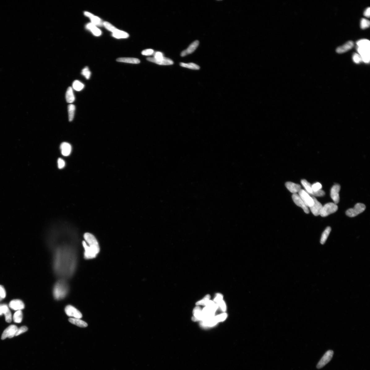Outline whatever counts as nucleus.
I'll return each instance as SVG.
<instances>
[{
	"label": "nucleus",
	"mask_w": 370,
	"mask_h": 370,
	"mask_svg": "<svg viewBox=\"0 0 370 370\" xmlns=\"http://www.w3.org/2000/svg\"><path fill=\"white\" fill-rule=\"evenodd\" d=\"M75 252L71 247L65 245L57 248L55 256L54 268L57 276L65 279L71 278L76 265Z\"/></svg>",
	"instance_id": "nucleus-1"
},
{
	"label": "nucleus",
	"mask_w": 370,
	"mask_h": 370,
	"mask_svg": "<svg viewBox=\"0 0 370 370\" xmlns=\"http://www.w3.org/2000/svg\"><path fill=\"white\" fill-rule=\"evenodd\" d=\"M85 241L82 242L84 250V257L85 259H93L100 252V247L98 242L94 236L90 233L84 235Z\"/></svg>",
	"instance_id": "nucleus-2"
},
{
	"label": "nucleus",
	"mask_w": 370,
	"mask_h": 370,
	"mask_svg": "<svg viewBox=\"0 0 370 370\" xmlns=\"http://www.w3.org/2000/svg\"><path fill=\"white\" fill-rule=\"evenodd\" d=\"M69 291V286L66 280L60 279L54 286L53 289L54 297L57 300L63 299L67 295Z\"/></svg>",
	"instance_id": "nucleus-3"
},
{
	"label": "nucleus",
	"mask_w": 370,
	"mask_h": 370,
	"mask_svg": "<svg viewBox=\"0 0 370 370\" xmlns=\"http://www.w3.org/2000/svg\"><path fill=\"white\" fill-rule=\"evenodd\" d=\"M103 25L107 30L113 33V37L117 39L127 38L129 36V34L126 32L117 29L109 22H103Z\"/></svg>",
	"instance_id": "nucleus-4"
},
{
	"label": "nucleus",
	"mask_w": 370,
	"mask_h": 370,
	"mask_svg": "<svg viewBox=\"0 0 370 370\" xmlns=\"http://www.w3.org/2000/svg\"><path fill=\"white\" fill-rule=\"evenodd\" d=\"M366 207L364 204L358 203L356 204L354 208L347 210L346 214L350 217H355L362 213L365 210Z\"/></svg>",
	"instance_id": "nucleus-5"
},
{
	"label": "nucleus",
	"mask_w": 370,
	"mask_h": 370,
	"mask_svg": "<svg viewBox=\"0 0 370 370\" xmlns=\"http://www.w3.org/2000/svg\"><path fill=\"white\" fill-rule=\"evenodd\" d=\"M338 209L336 204L333 203H328L323 206L320 215L325 217L336 212Z\"/></svg>",
	"instance_id": "nucleus-6"
},
{
	"label": "nucleus",
	"mask_w": 370,
	"mask_h": 370,
	"mask_svg": "<svg viewBox=\"0 0 370 370\" xmlns=\"http://www.w3.org/2000/svg\"><path fill=\"white\" fill-rule=\"evenodd\" d=\"M370 47H357V51L361 57L362 62L365 63H369L370 60Z\"/></svg>",
	"instance_id": "nucleus-7"
},
{
	"label": "nucleus",
	"mask_w": 370,
	"mask_h": 370,
	"mask_svg": "<svg viewBox=\"0 0 370 370\" xmlns=\"http://www.w3.org/2000/svg\"><path fill=\"white\" fill-rule=\"evenodd\" d=\"M334 352L332 350H329L325 353L320 361L318 363L317 368L321 369L324 367L329 363L332 358Z\"/></svg>",
	"instance_id": "nucleus-8"
},
{
	"label": "nucleus",
	"mask_w": 370,
	"mask_h": 370,
	"mask_svg": "<svg viewBox=\"0 0 370 370\" xmlns=\"http://www.w3.org/2000/svg\"><path fill=\"white\" fill-rule=\"evenodd\" d=\"M65 312L67 315L71 318L81 319L82 317L81 312L78 309L71 305L67 306L65 308Z\"/></svg>",
	"instance_id": "nucleus-9"
},
{
	"label": "nucleus",
	"mask_w": 370,
	"mask_h": 370,
	"mask_svg": "<svg viewBox=\"0 0 370 370\" xmlns=\"http://www.w3.org/2000/svg\"><path fill=\"white\" fill-rule=\"evenodd\" d=\"M299 196L308 207L312 206L314 203V200L312 197L306 191L301 189L299 192Z\"/></svg>",
	"instance_id": "nucleus-10"
},
{
	"label": "nucleus",
	"mask_w": 370,
	"mask_h": 370,
	"mask_svg": "<svg viewBox=\"0 0 370 370\" xmlns=\"http://www.w3.org/2000/svg\"><path fill=\"white\" fill-rule=\"evenodd\" d=\"M18 329L17 327L15 325H11L3 332L1 337L2 339L4 340L7 338H11L15 336Z\"/></svg>",
	"instance_id": "nucleus-11"
},
{
	"label": "nucleus",
	"mask_w": 370,
	"mask_h": 370,
	"mask_svg": "<svg viewBox=\"0 0 370 370\" xmlns=\"http://www.w3.org/2000/svg\"><path fill=\"white\" fill-rule=\"evenodd\" d=\"M341 187L340 185L336 184L332 187L330 191V196L331 199H333L334 203L337 204L340 201L339 191L340 190Z\"/></svg>",
	"instance_id": "nucleus-12"
},
{
	"label": "nucleus",
	"mask_w": 370,
	"mask_h": 370,
	"mask_svg": "<svg viewBox=\"0 0 370 370\" xmlns=\"http://www.w3.org/2000/svg\"><path fill=\"white\" fill-rule=\"evenodd\" d=\"M312 199L314 200L313 205L309 207L311 212L314 216H318L320 215L323 206L321 203L319 202L315 197L312 196Z\"/></svg>",
	"instance_id": "nucleus-13"
},
{
	"label": "nucleus",
	"mask_w": 370,
	"mask_h": 370,
	"mask_svg": "<svg viewBox=\"0 0 370 370\" xmlns=\"http://www.w3.org/2000/svg\"><path fill=\"white\" fill-rule=\"evenodd\" d=\"M292 198L296 204L298 206L301 207L306 213L308 214L309 213L308 207L306 205L301 198L297 193L293 194L292 196Z\"/></svg>",
	"instance_id": "nucleus-14"
},
{
	"label": "nucleus",
	"mask_w": 370,
	"mask_h": 370,
	"mask_svg": "<svg viewBox=\"0 0 370 370\" xmlns=\"http://www.w3.org/2000/svg\"><path fill=\"white\" fill-rule=\"evenodd\" d=\"M148 61L155 63L159 65H173L174 62L173 60L168 58L163 57L160 59H156L154 58H147Z\"/></svg>",
	"instance_id": "nucleus-15"
},
{
	"label": "nucleus",
	"mask_w": 370,
	"mask_h": 370,
	"mask_svg": "<svg viewBox=\"0 0 370 370\" xmlns=\"http://www.w3.org/2000/svg\"><path fill=\"white\" fill-rule=\"evenodd\" d=\"M9 307L14 310H21L24 308V303L20 299H14L9 304Z\"/></svg>",
	"instance_id": "nucleus-16"
},
{
	"label": "nucleus",
	"mask_w": 370,
	"mask_h": 370,
	"mask_svg": "<svg viewBox=\"0 0 370 370\" xmlns=\"http://www.w3.org/2000/svg\"><path fill=\"white\" fill-rule=\"evenodd\" d=\"M199 44V41H198L196 40L194 41L193 42L190 44V45L186 49L184 50L181 52V57L186 56L189 54L193 53L197 48Z\"/></svg>",
	"instance_id": "nucleus-17"
},
{
	"label": "nucleus",
	"mask_w": 370,
	"mask_h": 370,
	"mask_svg": "<svg viewBox=\"0 0 370 370\" xmlns=\"http://www.w3.org/2000/svg\"><path fill=\"white\" fill-rule=\"evenodd\" d=\"M286 186L290 192L293 194L299 192L301 189L300 185L296 184L291 182H288L286 183Z\"/></svg>",
	"instance_id": "nucleus-18"
},
{
	"label": "nucleus",
	"mask_w": 370,
	"mask_h": 370,
	"mask_svg": "<svg viewBox=\"0 0 370 370\" xmlns=\"http://www.w3.org/2000/svg\"><path fill=\"white\" fill-rule=\"evenodd\" d=\"M354 45V43L352 41H347L343 45L337 48L336 49V52L339 54L346 53L351 49Z\"/></svg>",
	"instance_id": "nucleus-19"
},
{
	"label": "nucleus",
	"mask_w": 370,
	"mask_h": 370,
	"mask_svg": "<svg viewBox=\"0 0 370 370\" xmlns=\"http://www.w3.org/2000/svg\"><path fill=\"white\" fill-rule=\"evenodd\" d=\"M193 316L192 320L194 321H202L203 320L202 309L199 306L194 308L193 311Z\"/></svg>",
	"instance_id": "nucleus-20"
},
{
	"label": "nucleus",
	"mask_w": 370,
	"mask_h": 370,
	"mask_svg": "<svg viewBox=\"0 0 370 370\" xmlns=\"http://www.w3.org/2000/svg\"><path fill=\"white\" fill-rule=\"evenodd\" d=\"M60 149L63 155L67 156L71 154L72 148L69 143L67 142H63L60 145Z\"/></svg>",
	"instance_id": "nucleus-21"
},
{
	"label": "nucleus",
	"mask_w": 370,
	"mask_h": 370,
	"mask_svg": "<svg viewBox=\"0 0 370 370\" xmlns=\"http://www.w3.org/2000/svg\"><path fill=\"white\" fill-rule=\"evenodd\" d=\"M84 14L91 19L92 24L99 26H102L103 25V22L100 18L88 12H85Z\"/></svg>",
	"instance_id": "nucleus-22"
},
{
	"label": "nucleus",
	"mask_w": 370,
	"mask_h": 370,
	"mask_svg": "<svg viewBox=\"0 0 370 370\" xmlns=\"http://www.w3.org/2000/svg\"><path fill=\"white\" fill-rule=\"evenodd\" d=\"M218 323V322L217 321L215 316L213 317L201 321V324L202 326L204 327H209L214 326Z\"/></svg>",
	"instance_id": "nucleus-23"
},
{
	"label": "nucleus",
	"mask_w": 370,
	"mask_h": 370,
	"mask_svg": "<svg viewBox=\"0 0 370 370\" xmlns=\"http://www.w3.org/2000/svg\"><path fill=\"white\" fill-rule=\"evenodd\" d=\"M69 321L73 324L81 328H85L88 326V324L85 322L81 320L80 318H70Z\"/></svg>",
	"instance_id": "nucleus-24"
},
{
	"label": "nucleus",
	"mask_w": 370,
	"mask_h": 370,
	"mask_svg": "<svg viewBox=\"0 0 370 370\" xmlns=\"http://www.w3.org/2000/svg\"><path fill=\"white\" fill-rule=\"evenodd\" d=\"M66 97L67 102L68 103H71L74 101L75 98L74 93H73V89L71 87H69L67 90Z\"/></svg>",
	"instance_id": "nucleus-25"
},
{
	"label": "nucleus",
	"mask_w": 370,
	"mask_h": 370,
	"mask_svg": "<svg viewBox=\"0 0 370 370\" xmlns=\"http://www.w3.org/2000/svg\"><path fill=\"white\" fill-rule=\"evenodd\" d=\"M86 27L88 29L90 30L95 36H99L101 34V32L99 29H98L95 25L92 23L88 24H87Z\"/></svg>",
	"instance_id": "nucleus-26"
},
{
	"label": "nucleus",
	"mask_w": 370,
	"mask_h": 370,
	"mask_svg": "<svg viewBox=\"0 0 370 370\" xmlns=\"http://www.w3.org/2000/svg\"><path fill=\"white\" fill-rule=\"evenodd\" d=\"M331 229L330 226L327 227L323 233L321 239V243L324 244L326 241L327 238L331 231Z\"/></svg>",
	"instance_id": "nucleus-27"
},
{
	"label": "nucleus",
	"mask_w": 370,
	"mask_h": 370,
	"mask_svg": "<svg viewBox=\"0 0 370 370\" xmlns=\"http://www.w3.org/2000/svg\"><path fill=\"white\" fill-rule=\"evenodd\" d=\"M117 61L119 62H123L133 64H138L140 62V60L138 59L132 58H118Z\"/></svg>",
	"instance_id": "nucleus-28"
},
{
	"label": "nucleus",
	"mask_w": 370,
	"mask_h": 370,
	"mask_svg": "<svg viewBox=\"0 0 370 370\" xmlns=\"http://www.w3.org/2000/svg\"><path fill=\"white\" fill-rule=\"evenodd\" d=\"M69 115V119L70 122H71L74 118L75 107L74 105L69 104L68 107Z\"/></svg>",
	"instance_id": "nucleus-29"
},
{
	"label": "nucleus",
	"mask_w": 370,
	"mask_h": 370,
	"mask_svg": "<svg viewBox=\"0 0 370 370\" xmlns=\"http://www.w3.org/2000/svg\"><path fill=\"white\" fill-rule=\"evenodd\" d=\"M301 183L306 190V191L308 192L309 195L313 192L312 187V185L311 183L308 182L305 179L302 180L301 181Z\"/></svg>",
	"instance_id": "nucleus-30"
},
{
	"label": "nucleus",
	"mask_w": 370,
	"mask_h": 370,
	"mask_svg": "<svg viewBox=\"0 0 370 370\" xmlns=\"http://www.w3.org/2000/svg\"><path fill=\"white\" fill-rule=\"evenodd\" d=\"M180 66L186 68L193 70H197L200 69L199 66L193 63H186L183 62L180 63Z\"/></svg>",
	"instance_id": "nucleus-31"
},
{
	"label": "nucleus",
	"mask_w": 370,
	"mask_h": 370,
	"mask_svg": "<svg viewBox=\"0 0 370 370\" xmlns=\"http://www.w3.org/2000/svg\"><path fill=\"white\" fill-rule=\"evenodd\" d=\"M23 318V314L21 310L18 311L14 314L13 316V320L15 323H21Z\"/></svg>",
	"instance_id": "nucleus-32"
},
{
	"label": "nucleus",
	"mask_w": 370,
	"mask_h": 370,
	"mask_svg": "<svg viewBox=\"0 0 370 370\" xmlns=\"http://www.w3.org/2000/svg\"><path fill=\"white\" fill-rule=\"evenodd\" d=\"M72 87L73 89L78 91H81L84 88V85L81 82L75 80L73 82Z\"/></svg>",
	"instance_id": "nucleus-33"
},
{
	"label": "nucleus",
	"mask_w": 370,
	"mask_h": 370,
	"mask_svg": "<svg viewBox=\"0 0 370 370\" xmlns=\"http://www.w3.org/2000/svg\"><path fill=\"white\" fill-rule=\"evenodd\" d=\"M356 44L358 47H370V41L367 39H362L359 40L357 41Z\"/></svg>",
	"instance_id": "nucleus-34"
},
{
	"label": "nucleus",
	"mask_w": 370,
	"mask_h": 370,
	"mask_svg": "<svg viewBox=\"0 0 370 370\" xmlns=\"http://www.w3.org/2000/svg\"><path fill=\"white\" fill-rule=\"evenodd\" d=\"M210 296L209 295H206L202 299L196 302V305L197 306L203 305L205 306L207 303L210 300Z\"/></svg>",
	"instance_id": "nucleus-35"
},
{
	"label": "nucleus",
	"mask_w": 370,
	"mask_h": 370,
	"mask_svg": "<svg viewBox=\"0 0 370 370\" xmlns=\"http://www.w3.org/2000/svg\"><path fill=\"white\" fill-rule=\"evenodd\" d=\"M360 26L362 29H365L369 27L370 21L365 19L363 18L360 21Z\"/></svg>",
	"instance_id": "nucleus-36"
},
{
	"label": "nucleus",
	"mask_w": 370,
	"mask_h": 370,
	"mask_svg": "<svg viewBox=\"0 0 370 370\" xmlns=\"http://www.w3.org/2000/svg\"><path fill=\"white\" fill-rule=\"evenodd\" d=\"M216 318L218 323L224 321L227 317V314L226 313H223L219 314L215 316Z\"/></svg>",
	"instance_id": "nucleus-37"
},
{
	"label": "nucleus",
	"mask_w": 370,
	"mask_h": 370,
	"mask_svg": "<svg viewBox=\"0 0 370 370\" xmlns=\"http://www.w3.org/2000/svg\"><path fill=\"white\" fill-rule=\"evenodd\" d=\"M82 74L84 76L86 79H88L90 77L91 73L90 71H89L88 68L87 67H86L83 69L82 72Z\"/></svg>",
	"instance_id": "nucleus-38"
},
{
	"label": "nucleus",
	"mask_w": 370,
	"mask_h": 370,
	"mask_svg": "<svg viewBox=\"0 0 370 370\" xmlns=\"http://www.w3.org/2000/svg\"><path fill=\"white\" fill-rule=\"evenodd\" d=\"M5 320L8 323H10L12 321V314L9 308L4 313Z\"/></svg>",
	"instance_id": "nucleus-39"
},
{
	"label": "nucleus",
	"mask_w": 370,
	"mask_h": 370,
	"mask_svg": "<svg viewBox=\"0 0 370 370\" xmlns=\"http://www.w3.org/2000/svg\"><path fill=\"white\" fill-rule=\"evenodd\" d=\"M352 58L353 62L356 63H359L362 62L361 57L358 54H354Z\"/></svg>",
	"instance_id": "nucleus-40"
},
{
	"label": "nucleus",
	"mask_w": 370,
	"mask_h": 370,
	"mask_svg": "<svg viewBox=\"0 0 370 370\" xmlns=\"http://www.w3.org/2000/svg\"><path fill=\"white\" fill-rule=\"evenodd\" d=\"M325 193L324 191L321 190L318 191H313V192L311 194V195L313 196H323L325 195Z\"/></svg>",
	"instance_id": "nucleus-41"
},
{
	"label": "nucleus",
	"mask_w": 370,
	"mask_h": 370,
	"mask_svg": "<svg viewBox=\"0 0 370 370\" xmlns=\"http://www.w3.org/2000/svg\"><path fill=\"white\" fill-rule=\"evenodd\" d=\"M28 330V328L26 326H22L18 328L16 333L15 336H18L21 334L23 333L26 332Z\"/></svg>",
	"instance_id": "nucleus-42"
},
{
	"label": "nucleus",
	"mask_w": 370,
	"mask_h": 370,
	"mask_svg": "<svg viewBox=\"0 0 370 370\" xmlns=\"http://www.w3.org/2000/svg\"><path fill=\"white\" fill-rule=\"evenodd\" d=\"M312 187L313 191H317L321 190L322 186L320 183H317L312 185Z\"/></svg>",
	"instance_id": "nucleus-43"
},
{
	"label": "nucleus",
	"mask_w": 370,
	"mask_h": 370,
	"mask_svg": "<svg viewBox=\"0 0 370 370\" xmlns=\"http://www.w3.org/2000/svg\"><path fill=\"white\" fill-rule=\"evenodd\" d=\"M6 296V292L3 286L0 285V301L5 298Z\"/></svg>",
	"instance_id": "nucleus-44"
},
{
	"label": "nucleus",
	"mask_w": 370,
	"mask_h": 370,
	"mask_svg": "<svg viewBox=\"0 0 370 370\" xmlns=\"http://www.w3.org/2000/svg\"><path fill=\"white\" fill-rule=\"evenodd\" d=\"M8 309V307L7 305H0V315H2V314H4Z\"/></svg>",
	"instance_id": "nucleus-45"
},
{
	"label": "nucleus",
	"mask_w": 370,
	"mask_h": 370,
	"mask_svg": "<svg viewBox=\"0 0 370 370\" xmlns=\"http://www.w3.org/2000/svg\"><path fill=\"white\" fill-rule=\"evenodd\" d=\"M223 296L221 294V293H217L213 301L216 304H217L218 303L223 300Z\"/></svg>",
	"instance_id": "nucleus-46"
},
{
	"label": "nucleus",
	"mask_w": 370,
	"mask_h": 370,
	"mask_svg": "<svg viewBox=\"0 0 370 370\" xmlns=\"http://www.w3.org/2000/svg\"><path fill=\"white\" fill-rule=\"evenodd\" d=\"M217 304L218 305L219 308L221 309L222 311L224 312L226 311V305L225 302L223 300V299Z\"/></svg>",
	"instance_id": "nucleus-47"
},
{
	"label": "nucleus",
	"mask_w": 370,
	"mask_h": 370,
	"mask_svg": "<svg viewBox=\"0 0 370 370\" xmlns=\"http://www.w3.org/2000/svg\"><path fill=\"white\" fill-rule=\"evenodd\" d=\"M58 168L60 169H62L65 166V161L61 158H59L58 159Z\"/></svg>",
	"instance_id": "nucleus-48"
},
{
	"label": "nucleus",
	"mask_w": 370,
	"mask_h": 370,
	"mask_svg": "<svg viewBox=\"0 0 370 370\" xmlns=\"http://www.w3.org/2000/svg\"><path fill=\"white\" fill-rule=\"evenodd\" d=\"M154 53V51L152 49H147L143 50L142 54L144 55H151Z\"/></svg>",
	"instance_id": "nucleus-49"
},
{
	"label": "nucleus",
	"mask_w": 370,
	"mask_h": 370,
	"mask_svg": "<svg viewBox=\"0 0 370 370\" xmlns=\"http://www.w3.org/2000/svg\"><path fill=\"white\" fill-rule=\"evenodd\" d=\"M163 54L160 52H157L154 54V58L156 59H160L163 58Z\"/></svg>",
	"instance_id": "nucleus-50"
},
{
	"label": "nucleus",
	"mask_w": 370,
	"mask_h": 370,
	"mask_svg": "<svg viewBox=\"0 0 370 370\" xmlns=\"http://www.w3.org/2000/svg\"><path fill=\"white\" fill-rule=\"evenodd\" d=\"M370 8L369 7H368L366 9V10H365V11L364 12V15L365 16V17H367L369 18L370 17Z\"/></svg>",
	"instance_id": "nucleus-51"
}]
</instances>
